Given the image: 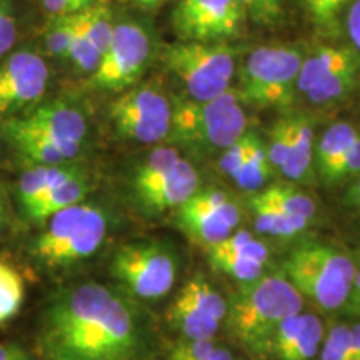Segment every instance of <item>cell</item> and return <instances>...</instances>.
Instances as JSON below:
<instances>
[{
  "instance_id": "6da1fadb",
  "label": "cell",
  "mask_w": 360,
  "mask_h": 360,
  "mask_svg": "<svg viewBox=\"0 0 360 360\" xmlns=\"http://www.w3.org/2000/svg\"><path fill=\"white\" fill-rule=\"evenodd\" d=\"M39 347L47 360H142L147 337L122 290L97 282L57 289L39 319Z\"/></svg>"
},
{
  "instance_id": "7a4b0ae2",
  "label": "cell",
  "mask_w": 360,
  "mask_h": 360,
  "mask_svg": "<svg viewBox=\"0 0 360 360\" xmlns=\"http://www.w3.org/2000/svg\"><path fill=\"white\" fill-rule=\"evenodd\" d=\"M109 215L94 204H75L52 215L27 242L25 257L37 274L65 272L92 259L109 236Z\"/></svg>"
},
{
  "instance_id": "3957f363",
  "label": "cell",
  "mask_w": 360,
  "mask_h": 360,
  "mask_svg": "<svg viewBox=\"0 0 360 360\" xmlns=\"http://www.w3.org/2000/svg\"><path fill=\"white\" fill-rule=\"evenodd\" d=\"M302 307L304 297L285 276H260L238 292L231 309V326L242 344L259 350L270 345L277 327L302 312Z\"/></svg>"
},
{
  "instance_id": "277c9868",
  "label": "cell",
  "mask_w": 360,
  "mask_h": 360,
  "mask_svg": "<svg viewBox=\"0 0 360 360\" xmlns=\"http://www.w3.org/2000/svg\"><path fill=\"white\" fill-rule=\"evenodd\" d=\"M285 278L302 297L323 310L347 304L355 277V259L340 249L309 244L292 250L283 262Z\"/></svg>"
},
{
  "instance_id": "5b68a950",
  "label": "cell",
  "mask_w": 360,
  "mask_h": 360,
  "mask_svg": "<svg viewBox=\"0 0 360 360\" xmlns=\"http://www.w3.org/2000/svg\"><path fill=\"white\" fill-rule=\"evenodd\" d=\"M247 117L237 92L212 101H184L172 110L170 139L200 150H225L247 132Z\"/></svg>"
},
{
  "instance_id": "8992f818",
  "label": "cell",
  "mask_w": 360,
  "mask_h": 360,
  "mask_svg": "<svg viewBox=\"0 0 360 360\" xmlns=\"http://www.w3.org/2000/svg\"><path fill=\"white\" fill-rule=\"evenodd\" d=\"M164 64L184 84L192 101H212L227 92L236 72V51L227 44L179 42L162 53Z\"/></svg>"
},
{
  "instance_id": "52a82bcc",
  "label": "cell",
  "mask_w": 360,
  "mask_h": 360,
  "mask_svg": "<svg viewBox=\"0 0 360 360\" xmlns=\"http://www.w3.org/2000/svg\"><path fill=\"white\" fill-rule=\"evenodd\" d=\"M304 56L297 47L267 45L247 58L237 96L259 107H289L295 98Z\"/></svg>"
},
{
  "instance_id": "ba28073f",
  "label": "cell",
  "mask_w": 360,
  "mask_h": 360,
  "mask_svg": "<svg viewBox=\"0 0 360 360\" xmlns=\"http://www.w3.org/2000/svg\"><path fill=\"white\" fill-rule=\"evenodd\" d=\"M109 270L125 294L157 300L172 290L177 262L174 252L159 242H129L114 250Z\"/></svg>"
},
{
  "instance_id": "9c48e42d",
  "label": "cell",
  "mask_w": 360,
  "mask_h": 360,
  "mask_svg": "<svg viewBox=\"0 0 360 360\" xmlns=\"http://www.w3.org/2000/svg\"><path fill=\"white\" fill-rule=\"evenodd\" d=\"M150 37L137 22L115 24L109 47L102 53L97 69L90 74V87L101 90H125L142 77L148 57Z\"/></svg>"
},
{
  "instance_id": "30bf717a",
  "label": "cell",
  "mask_w": 360,
  "mask_h": 360,
  "mask_svg": "<svg viewBox=\"0 0 360 360\" xmlns=\"http://www.w3.org/2000/svg\"><path fill=\"white\" fill-rule=\"evenodd\" d=\"M109 115L119 137L154 143L169 137L172 107L160 90L142 85L117 97L112 102Z\"/></svg>"
},
{
  "instance_id": "8fae6325",
  "label": "cell",
  "mask_w": 360,
  "mask_h": 360,
  "mask_svg": "<svg viewBox=\"0 0 360 360\" xmlns=\"http://www.w3.org/2000/svg\"><path fill=\"white\" fill-rule=\"evenodd\" d=\"M244 17L238 0H179L172 25L182 42L225 44L240 34Z\"/></svg>"
},
{
  "instance_id": "7c38bea8",
  "label": "cell",
  "mask_w": 360,
  "mask_h": 360,
  "mask_svg": "<svg viewBox=\"0 0 360 360\" xmlns=\"http://www.w3.org/2000/svg\"><path fill=\"white\" fill-rule=\"evenodd\" d=\"M4 129L44 139L64 150L69 160H74L82 152L87 137L85 117L75 107L60 101L44 103L24 115L13 117Z\"/></svg>"
},
{
  "instance_id": "4fadbf2b",
  "label": "cell",
  "mask_w": 360,
  "mask_h": 360,
  "mask_svg": "<svg viewBox=\"0 0 360 360\" xmlns=\"http://www.w3.org/2000/svg\"><path fill=\"white\" fill-rule=\"evenodd\" d=\"M49 82L47 64L30 49L11 53L0 62V114L24 109L40 101Z\"/></svg>"
},
{
  "instance_id": "5bb4252c",
  "label": "cell",
  "mask_w": 360,
  "mask_h": 360,
  "mask_svg": "<svg viewBox=\"0 0 360 360\" xmlns=\"http://www.w3.org/2000/svg\"><path fill=\"white\" fill-rule=\"evenodd\" d=\"M199 188V175L191 162L182 159L160 179L134 188V199L147 214H160L179 209Z\"/></svg>"
},
{
  "instance_id": "9a60e30c",
  "label": "cell",
  "mask_w": 360,
  "mask_h": 360,
  "mask_svg": "<svg viewBox=\"0 0 360 360\" xmlns=\"http://www.w3.org/2000/svg\"><path fill=\"white\" fill-rule=\"evenodd\" d=\"M179 224L188 237L210 247L233 232L225 220L200 200L197 192L179 207Z\"/></svg>"
},
{
  "instance_id": "2e32d148",
  "label": "cell",
  "mask_w": 360,
  "mask_h": 360,
  "mask_svg": "<svg viewBox=\"0 0 360 360\" xmlns=\"http://www.w3.org/2000/svg\"><path fill=\"white\" fill-rule=\"evenodd\" d=\"M80 172L79 167L70 164L64 165H32L24 170L17 182L15 195L20 214L29 210L35 202L42 199L45 193L56 188L65 180H69Z\"/></svg>"
},
{
  "instance_id": "e0dca14e",
  "label": "cell",
  "mask_w": 360,
  "mask_h": 360,
  "mask_svg": "<svg viewBox=\"0 0 360 360\" xmlns=\"http://www.w3.org/2000/svg\"><path fill=\"white\" fill-rule=\"evenodd\" d=\"M89 191V180L85 179V175L82 172H79L72 179L65 180L64 184L52 188L49 193H45L42 199H39L29 210H25V212L22 214V217H24L27 224H32L40 227V225L47 222L52 215L60 212V210L84 202Z\"/></svg>"
},
{
  "instance_id": "ac0fdd59",
  "label": "cell",
  "mask_w": 360,
  "mask_h": 360,
  "mask_svg": "<svg viewBox=\"0 0 360 360\" xmlns=\"http://www.w3.org/2000/svg\"><path fill=\"white\" fill-rule=\"evenodd\" d=\"M357 56L360 53L349 45H321L309 57H304L299 80H297V90L307 96L323 77Z\"/></svg>"
},
{
  "instance_id": "d6986e66",
  "label": "cell",
  "mask_w": 360,
  "mask_h": 360,
  "mask_svg": "<svg viewBox=\"0 0 360 360\" xmlns=\"http://www.w3.org/2000/svg\"><path fill=\"white\" fill-rule=\"evenodd\" d=\"M359 135V130L347 122H337L323 132L315 150V162L322 180L330 182L332 175Z\"/></svg>"
},
{
  "instance_id": "ffe728a7",
  "label": "cell",
  "mask_w": 360,
  "mask_h": 360,
  "mask_svg": "<svg viewBox=\"0 0 360 360\" xmlns=\"http://www.w3.org/2000/svg\"><path fill=\"white\" fill-rule=\"evenodd\" d=\"M314 160V129L307 119H292L289 155L281 167L283 177L299 182L309 174Z\"/></svg>"
},
{
  "instance_id": "44dd1931",
  "label": "cell",
  "mask_w": 360,
  "mask_h": 360,
  "mask_svg": "<svg viewBox=\"0 0 360 360\" xmlns=\"http://www.w3.org/2000/svg\"><path fill=\"white\" fill-rule=\"evenodd\" d=\"M250 209L254 214V224L259 232L267 236L277 237H292L307 229L310 220L299 215H290L278 210L277 207L267 204L257 199L255 195L250 197Z\"/></svg>"
},
{
  "instance_id": "7402d4cb",
  "label": "cell",
  "mask_w": 360,
  "mask_h": 360,
  "mask_svg": "<svg viewBox=\"0 0 360 360\" xmlns=\"http://www.w3.org/2000/svg\"><path fill=\"white\" fill-rule=\"evenodd\" d=\"M360 74V56L344 64L339 69L323 77L315 87L307 94L309 101L319 105H327L342 101L352 92Z\"/></svg>"
},
{
  "instance_id": "603a6c76",
  "label": "cell",
  "mask_w": 360,
  "mask_h": 360,
  "mask_svg": "<svg viewBox=\"0 0 360 360\" xmlns=\"http://www.w3.org/2000/svg\"><path fill=\"white\" fill-rule=\"evenodd\" d=\"M169 321L186 335V339H212L220 323L207 317L180 295L170 305Z\"/></svg>"
},
{
  "instance_id": "cb8c5ba5",
  "label": "cell",
  "mask_w": 360,
  "mask_h": 360,
  "mask_svg": "<svg viewBox=\"0 0 360 360\" xmlns=\"http://www.w3.org/2000/svg\"><path fill=\"white\" fill-rule=\"evenodd\" d=\"M74 19L79 29L92 40L101 53L105 52L115 27L109 4L103 0H94L84 11L74 13Z\"/></svg>"
},
{
  "instance_id": "d4e9b609",
  "label": "cell",
  "mask_w": 360,
  "mask_h": 360,
  "mask_svg": "<svg viewBox=\"0 0 360 360\" xmlns=\"http://www.w3.org/2000/svg\"><path fill=\"white\" fill-rule=\"evenodd\" d=\"M25 299V278L12 264L0 260V326L15 317Z\"/></svg>"
},
{
  "instance_id": "484cf974",
  "label": "cell",
  "mask_w": 360,
  "mask_h": 360,
  "mask_svg": "<svg viewBox=\"0 0 360 360\" xmlns=\"http://www.w3.org/2000/svg\"><path fill=\"white\" fill-rule=\"evenodd\" d=\"M179 295L188 300L193 307L199 309L207 317L217 322L222 321L227 314V304H225L224 297L202 277L191 278L179 292Z\"/></svg>"
},
{
  "instance_id": "4316f807",
  "label": "cell",
  "mask_w": 360,
  "mask_h": 360,
  "mask_svg": "<svg viewBox=\"0 0 360 360\" xmlns=\"http://www.w3.org/2000/svg\"><path fill=\"white\" fill-rule=\"evenodd\" d=\"M323 340V326L314 314H304V322L292 344L278 355V360H312Z\"/></svg>"
},
{
  "instance_id": "83f0119b",
  "label": "cell",
  "mask_w": 360,
  "mask_h": 360,
  "mask_svg": "<svg viewBox=\"0 0 360 360\" xmlns=\"http://www.w3.org/2000/svg\"><path fill=\"white\" fill-rule=\"evenodd\" d=\"M262 202L277 207L282 212L299 217L312 219L315 215V202L300 191L285 186H270L265 191L255 193Z\"/></svg>"
},
{
  "instance_id": "f1b7e54d",
  "label": "cell",
  "mask_w": 360,
  "mask_h": 360,
  "mask_svg": "<svg viewBox=\"0 0 360 360\" xmlns=\"http://www.w3.org/2000/svg\"><path fill=\"white\" fill-rule=\"evenodd\" d=\"M272 170L274 167L270 165L264 142L255 135L250 147L249 159H247L245 164L232 175V179L236 180L237 186L244 188V191H255V188L264 186V182L270 177Z\"/></svg>"
},
{
  "instance_id": "f546056e",
  "label": "cell",
  "mask_w": 360,
  "mask_h": 360,
  "mask_svg": "<svg viewBox=\"0 0 360 360\" xmlns=\"http://www.w3.org/2000/svg\"><path fill=\"white\" fill-rule=\"evenodd\" d=\"M180 160H182V157H180L177 148H155V150L152 152V154H148L146 159L137 165V169L134 170L132 179H130V188L134 191V188L147 186V184L160 179L162 175L167 174L169 170H172Z\"/></svg>"
},
{
  "instance_id": "4dcf8cb0",
  "label": "cell",
  "mask_w": 360,
  "mask_h": 360,
  "mask_svg": "<svg viewBox=\"0 0 360 360\" xmlns=\"http://www.w3.org/2000/svg\"><path fill=\"white\" fill-rule=\"evenodd\" d=\"M207 254L214 269L227 274L240 282H254L262 276L264 265L255 260L245 259L236 252L219 249V247H207Z\"/></svg>"
},
{
  "instance_id": "1f68e13d",
  "label": "cell",
  "mask_w": 360,
  "mask_h": 360,
  "mask_svg": "<svg viewBox=\"0 0 360 360\" xmlns=\"http://www.w3.org/2000/svg\"><path fill=\"white\" fill-rule=\"evenodd\" d=\"M74 19L70 15H53L45 30V47L52 56L69 58V52L74 42Z\"/></svg>"
},
{
  "instance_id": "d6a6232c",
  "label": "cell",
  "mask_w": 360,
  "mask_h": 360,
  "mask_svg": "<svg viewBox=\"0 0 360 360\" xmlns=\"http://www.w3.org/2000/svg\"><path fill=\"white\" fill-rule=\"evenodd\" d=\"M210 247H219V249L236 252V254L242 255V257L255 260V262L265 265L269 259V249L265 247L262 242L257 240L252 233L245 231L232 232L231 236L225 237L224 240L217 242V244Z\"/></svg>"
},
{
  "instance_id": "836d02e7",
  "label": "cell",
  "mask_w": 360,
  "mask_h": 360,
  "mask_svg": "<svg viewBox=\"0 0 360 360\" xmlns=\"http://www.w3.org/2000/svg\"><path fill=\"white\" fill-rule=\"evenodd\" d=\"M321 360H357L349 326L337 323L328 330L323 340Z\"/></svg>"
},
{
  "instance_id": "e575fe53",
  "label": "cell",
  "mask_w": 360,
  "mask_h": 360,
  "mask_svg": "<svg viewBox=\"0 0 360 360\" xmlns=\"http://www.w3.org/2000/svg\"><path fill=\"white\" fill-rule=\"evenodd\" d=\"M72 19H74V13H72ZM74 29H75V34H74V42H72V47L69 52V58L74 62L79 70L92 74V72L97 69L98 62H101L102 53L96 45H94L92 40H90L87 35L79 29L77 24H75V19H74Z\"/></svg>"
},
{
  "instance_id": "d590c367",
  "label": "cell",
  "mask_w": 360,
  "mask_h": 360,
  "mask_svg": "<svg viewBox=\"0 0 360 360\" xmlns=\"http://www.w3.org/2000/svg\"><path fill=\"white\" fill-rule=\"evenodd\" d=\"M290 137H292V119H282L270 129V139L267 147V157L270 165L274 169H278L283 165L290 148Z\"/></svg>"
},
{
  "instance_id": "8d00e7d4",
  "label": "cell",
  "mask_w": 360,
  "mask_h": 360,
  "mask_svg": "<svg viewBox=\"0 0 360 360\" xmlns=\"http://www.w3.org/2000/svg\"><path fill=\"white\" fill-rule=\"evenodd\" d=\"M238 4L245 15L264 27L278 24L283 15V0H238Z\"/></svg>"
},
{
  "instance_id": "74e56055",
  "label": "cell",
  "mask_w": 360,
  "mask_h": 360,
  "mask_svg": "<svg viewBox=\"0 0 360 360\" xmlns=\"http://www.w3.org/2000/svg\"><path fill=\"white\" fill-rule=\"evenodd\" d=\"M254 139H255V134L245 132L237 142H233L231 147L225 148L222 159H220V167H222L225 174L232 177V175L245 164V160L249 159L250 147H252V142H254Z\"/></svg>"
},
{
  "instance_id": "f35d334b",
  "label": "cell",
  "mask_w": 360,
  "mask_h": 360,
  "mask_svg": "<svg viewBox=\"0 0 360 360\" xmlns=\"http://www.w3.org/2000/svg\"><path fill=\"white\" fill-rule=\"evenodd\" d=\"M197 195L200 197V200L204 204L209 205L215 214L220 215L236 231L238 222H240V212H238V207L225 193L219 191H207L197 192Z\"/></svg>"
},
{
  "instance_id": "ab89813d",
  "label": "cell",
  "mask_w": 360,
  "mask_h": 360,
  "mask_svg": "<svg viewBox=\"0 0 360 360\" xmlns=\"http://www.w3.org/2000/svg\"><path fill=\"white\" fill-rule=\"evenodd\" d=\"M17 39V22L8 0H0V60L7 56Z\"/></svg>"
},
{
  "instance_id": "60d3db41",
  "label": "cell",
  "mask_w": 360,
  "mask_h": 360,
  "mask_svg": "<svg viewBox=\"0 0 360 360\" xmlns=\"http://www.w3.org/2000/svg\"><path fill=\"white\" fill-rule=\"evenodd\" d=\"M357 175H360V135L355 139L352 146H350L349 152L345 154L344 159H342L340 165L337 167L328 184L345 182V180L355 179Z\"/></svg>"
},
{
  "instance_id": "b9f144b4",
  "label": "cell",
  "mask_w": 360,
  "mask_h": 360,
  "mask_svg": "<svg viewBox=\"0 0 360 360\" xmlns=\"http://www.w3.org/2000/svg\"><path fill=\"white\" fill-rule=\"evenodd\" d=\"M215 344L212 339H186L177 344L172 354L191 360H207Z\"/></svg>"
},
{
  "instance_id": "7bdbcfd3",
  "label": "cell",
  "mask_w": 360,
  "mask_h": 360,
  "mask_svg": "<svg viewBox=\"0 0 360 360\" xmlns=\"http://www.w3.org/2000/svg\"><path fill=\"white\" fill-rule=\"evenodd\" d=\"M350 4V0H322V6L319 8L314 22L323 30L334 29L337 24V17L344 12V8Z\"/></svg>"
},
{
  "instance_id": "ee69618b",
  "label": "cell",
  "mask_w": 360,
  "mask_h": 360,
  "mask_svg": "<svg viewBox=\"0 0 360 360\" xmlns=\"http://www.w3.org/2000/svg\"><path fill=\"white\" fill-rule=\"evenodd\" d=\"M94 0H40L44 8L52 15H70L89 7Z\"/></svg>"
},
{
  "instance_id": "f6af8a7d",
  "label": "cell",
  "mask_w": 360,
  "mask_h": 360,
  "mask_svg": "<svg viewBox=\"0 0 360 360\" xmlns=\"http://www.w3.org/2000/svg\"><path fill=\"white\" fill-rule=\"evenodd\" d=\"M347 34L352 47L360 53V0L350 6L347 13Z\"/></svg>"
},
{
  "instance_id": "bcb514c9",
  "label": "cell",
  "mask_w": 360,
  "mask_h": 360,
  "mask_svg": "<svg viewBox=\"0 0 360 360\" xmlns=\"http://www.w3.org/2000/svg\"><path fill=\"white\" fill-rule=\"evenodd\" d=\"M0 360H32V357L17 342H0Z\"/></svg>"
},
{
  "instance_id": "7dc6e473",
  "label": "cell",
  "mask_w": 360,
  "mask_h": 360,
  "mask_svg": "<svg viewBox=\"0 0 360 360\" xmlns=\"http://www.w3.org/2000/svg\"><path fill=\"white\" fill-rule=\"evenodd\" d=\"M345 307L349 309L350 314L357 315L360 317V255L355 259V277H354V283L352 289H350V295Z\"/></svg>"
},
{
  "instance_id": "c3c4849f",
  "label": "cell",
  "mask_w": 360,
  "mask_h": 360,
  "mask_svg": "<svg viewBox=\"0 0 360 360\" xmlns=\"http://www.w3.org/2000/svg\"><path fill=\"white\" fill-rule=\"evenodd\" d=\"M345 200L360 212V175L355 177V182L350 186L347 195H345Z\"/></svg>"
},
{
  "instance_id": "681fc988",
  "label": "cell",
  "mask_w": 360,
  "mask_h": 360,
  "mask_svg": "<svg viewBox=\"0 0 360 360\" xmlns=\"http://www.w3.org/2000/svg\"><path fill=\"white\" fill-rule=\"evenodd\" d=\"M350 334H352V345H354V352L357 360H360V322L354 323L350 327Z\"/></svg>"
},
{
  "instance_id": "f907efd6",
  "label": "cell",
  "mask_w": 360,
  "mask_h": 360,
  "mask_svg": "<svg viewBox=\"0 0 360 360\" xmlns=\"http://www.w3.org/2000/svg\"><path fill=\"white\" fill-rule=\"evenodd\" d=\"M207 360H233V357L231 355V352H227V350L222 349V347H215L212 349V352L209 354V357Z\"/></svg>"
},
{
  "instance_id": "816d5d0a",
  "label": "cell",
  "mask_w": 360,
  "mask_h": 360,
  "mask_svg": "<svg viewBox=\"0 0 360 360\" xmlns=\"http://www.w3.org/2000/svg\"><path fill=\"white\" fill-rule=\"evenodd\" d=\"M302 4H304V8L307 11L309 15L314 19V17L317 15L319 8H321V6H322V0H302Z\"/></svg>"
},
{
  "instance_id": "f5cc1de1",
  "label": "cell",
  "mask_w": 360,
  "mask_h": 360,
  "mask_svg": "<svg viewBox=\"0 0 360 360\" xmlns=\"http://www.w3.org/2000/svg\"><path fill=\"white\" fill-rule=\"evenodd\" d=\"M132 2L143 7H154V6H159L162 2H165V0H132Z\"/></svg>"
},
{
  "instance_id": "db71d44e",
  "label": "cell",
  "mask_w": 360,
  "mask_h": 360,
  "mask_svg": "<svg viewBox=\"0 0 360 360\" xmlns=\"http://www.w3.org/2000/svg\"><path fill=\"white\" fill-rule=\"evenodd\" d=\"M169 360H191V359H186V357H180V355L170 354V359Z\"/></svg>"
},
{
  "instance_id": "11a10c76",
  "label": "cell",
  "mask_w": 360,
  "mask_h": 360,
  "mask_svg": "<svg viewBox=\"0 0 360 360\" xmlns=\"http://www.w3.org/2000/svg\"><path fill=\"white\" fill-rule=\"evenodd\" d=\"M0 199H4V195H2V192H0Z\"/></svg>"
}]
</instances>
